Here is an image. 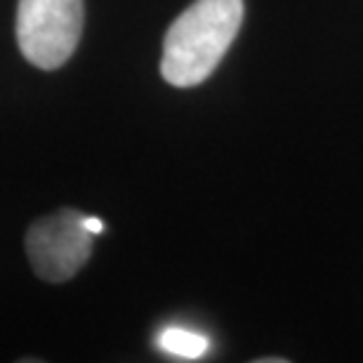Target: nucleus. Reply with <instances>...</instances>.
I'll use <instances>...</instances> for the list:
<instances>
[{"instance_id":"f257e3e1","label":"nucleus","mask_w":363,"mask_h":363,"mask_svg":"<svg viewBox=\"0 0 363 363\" xmlns=\"http://www.w3.org/2000/svg\"><path fill=\"white\" fill-rule=\"evenodd\" d=\"M243 24V0H196L172 21L163 40L161 74L172 88L208 81Z\"/></svg>"},{"instance_id":"7ed1b4c3","label":"nucleus","mask_w":363,"mask_h":363,"mask_svg":"<svg viewBox=\"0 0 363 363\" xmlns=\"http://www.w3.org/2000/svg\"><path fill=\"white\" fill-rule=\"evenodd\" d=\"M94 234L85 227V215L64 208L35 220L26 231V255L43 281L64 283L81 272L92 255Z\"/></svg>"},{"instance_id":"f03ea898","label":"nucleus","mask_w":363,"mask_h":363,"mask_svg":"<svg viewBox=\"0 0 363 363\" xmlns=\"http://www.w3.org/2000/svg\"><path fill=\"white\" fill-rule=\"evenodd\" d=\"M83 21V0H19L17 45L33 67L60 69L81 43Z\"/></svg>"},{"instance_id":"20e7f679","label":"nucleus","mask_w":363,"mask_h":363,"mask_svg":"<svg viewBox=\"0 0 363 363\" xmlns=\"http://www.w3.org/2000/svg\"><path fill=\"white\" fill-rule=\"evenodd\" d=\"M158 347L165 354H172L177 359L196 361L210 350V340L206 335H201V333L179 328V325H170V328H165L158 335Z\"/></svg>"},{"instance_id":"39448f33","label":"nucleus","mask_w":363,"mask_h":363,"mask_svg":"<svg viewBox=\"0 0 363 363\" xmlns=\"http://www.w3.org/2000/svg\"><path fill=\"white\" fill-rule=\"evenodd\" d=\"M85 227H88V231H92V234L97 236V234H101L104 224H101V220H97V217H88V215H85Z\"/></svg>"}]
</instances>
